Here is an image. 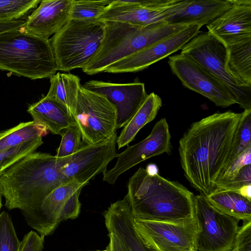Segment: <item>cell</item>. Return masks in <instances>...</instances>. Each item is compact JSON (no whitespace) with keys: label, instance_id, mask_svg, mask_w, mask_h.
Instances as JSON below:
<instances>
[{"label":"cell","instance_id":"cell-6","mask_svg":"<svg viewBox=\"0 0 251 251\" xmlns=\"http://www.w3.org/2000/svg\"><path fill=\"white\" fill-rule=\"evenodd\" d=\"M104 27L98 19L70 20L49 39L58 71L85 67L101 47Z\"/></svg>","mask_w":251,"mask_h":251},{"label":"cell","instance_id":"cell-41","mask_svg":"<svg viewBox=\"0 0 251 251\" xmlns=\"http://www.w3.org/2000/svg\"><path fill=\"white\" fill-rule=\"evenodd\" d=\"M1 192H0V210L1 209V208L2 207V203H1Z\"/></svg>","mask_w":251,"mask_h":251},{"label":"cell","instance_id":"cell-20","mask_svg":"<svg viewBox=\"0 0 251 251\" xmlns=\"http://www.w3.org/2000/svg\"><path fill=\"white\" fill-rule=\"evenodd\" d=\"M72 0H43L22 26L26 32L49 40L70 20Z\"/></svg>","mask_w":251,"mask_h":251},{"label":"cell","instance_id":"cell-39","mask_svg":"<svg viewBox=\"0 0 251 251\" xmlns=\"http://www.w3.org/2000/svg\"><path fill=\"white\" fill-rule=\"evenodd\" d=\"M109 237L108 249L109 251H126L113 233H109Z\"/></svg>","mask_w":251,"mask_h":251},{"label":"cell","instance_id":"cell-18","mask_svg":"<svg viewBox=\"0 0 251 251\" xmlns=\"http://www.w3.org/2000/svg\"><path fill=\"white\" fill-rule=\"evenodd\" d=\"M231 0L229 9L206 25L226 47L251 39V0Z\"/></svg>","mask_w":251,"mask_h":251},{"label":"cell","instance_id":"cell-26","mask_svg":"<svg viewBox=\"0 0 251 251\" xmlns=\"http://www.w3.org/2000/svg\"><path fill=\"white\" fill-rule=\"evenodd\" d=\"M226 48L227 70L241 81L251 86V39Z\"/></svg>","mask_w":251,"mask_h":251},{"label":"cell","instance_id":"cell-27","mask_svg":"<svg viewBox=\"0 0 251 251\" xmlns=\"http://www.w3.org/2000/svg\"><path fill=\"white\" fill-rule=\"evenodd\" d=\"M48 131L44 126L34 121L21 123L0 132V151L42 138L48 133Z\"/></svg>","mask_w":251,"mask_h":251},{"label":"cell","instance_id":"cell-3","mask_svg":"<svg viewBox=\"0 0 251 251\" xmlns=\"http://www.w3.org/2000/svg\"><path fill=\"white\" fill-rule=\"evenodd\" d=\"M132 214L136 218L172 222L195 217L194 195L176 181L140 167L127 184Z\"/></svg>","mask_w":251,"mask_h":251},{"label":"cell","instance_id":"cell-9","mask_svg":"<svg viewBox=\"0 0 251 251\" xmlns=\"http://www.w3.org/2000/svg\"><path fill=\"white\" fill-rule=\"evenodd\" d=\"M194 202L200 228L196 251H231L240 220L217 209L202 194L194 195Z\"/></svg>","mask_w":251,"mask_h":251},{"label":"cell","instance_id":"cell-23","mask_svg":"<svg viewBox=\"0 0 251 251\" xmlns=\"http://www.w3.org/2000/svg\"><path fill=\"white\" fill-rule=\"evenodd\" d=\"M46 96L55 101L74 117L81 88L80 78L70 73L58 72L50 78Z\"/></svg>","mask_w":251,"mask_h":251},{"label":"cell","instance_id":"cell-11","mask_svg":"<svg viewBox=\"0 0 251 251\" xmlns=\"http://www.w3.org/2000/svg\"><path fill=\"white\" fill-rule=\"evenodd\" d=\"M86 184L73 180L52 190L42 201L39 209L28 225L44 236L51 234L62 221L78 217L81 190Z\"/></svg>","mask_w":251,"mask_h":251},{"label":"cell","instance_id":"cell-35","mask_svg":"<svg viewBox=\"0 0 251 251\" xmlns=\"http://www.w3.org/2000/svg\"><path fill=\"white\" fill-rule=\"evenodd\" d=\"M249 185H251V164L242 167L232 180L222 186L215 187L213 191L215 190H228L238 192L242 187Z\"/></svg>","mask_w":251,"mask_h":251},{"label":"cell","instance_id":"cell-4","mask_svg":"<svg viewBox=\"0 0 251 251\" xmlns=\"http://www.w3.org/2000/svg\"><path fill=\"white\" fill-rule=\"evenodd\" d=\"M104 33L101 47L82 71L89 75L103 72L109 66L132 55L184 28L185 25L166 22L139 26L129 24L104 21Z\"/></svg>","mask_w":251,"mask_h":251},{"label":"cell","instance_id":"cell-1","mask_svg":"<svg viewBox=\"0 0 251 251\" xmlns=\"http://www.w3.org/2000/svg\"><path fill=\"white\" fill-rule=\"evenodd\" d=\"M242 113L217 112L193 123L179 142L184 176L206 196L213 191L229 156Z\"/></svg>","mask_w":251,"mask_h":251},{"label":"cell","instance_id":"cell-14","mask_svg":"<svg viewBox=\"0 0 251 251\" xmlns=\"http://www.w3.org/2000/svg\"><path fill=\"white\" fill-rule=\"evenodd\" d=\"M168 64L184 87L205 97L216 106L226 107L237 104L224 84L189 57L181 53L171 56Z\"/></svg>","mask_w":251,"mask_h":251},{"label":"cell","instance_id":"cell-19","mask_svg":"<svg viewBox=\"0 0 251 251\" xmlns=\"http://www.w3.org/2000/svg\"><path fill=\"white\" fill-rule=\"evenodd\" d=\"M106 227L126 251H155L137 232L128 195L111 204L104 213Z\"/></svg>","mask_w":251,"mask_h":251},{"label":"cell","instance_id":"cell-31","mask_svg":"<svg viewBox=\"0 0 251 251\" xmlns=\"http://www.w3.org/2000/svg\"><path fill=\"white\" fill-rule=\"evenodd\" d=\"M43 143L42 138H39L0 151V176L16 162L35 152Z\"/></svg>","mask_w":251,"mask_h":251},{"label":"cell","instance_id":"cell-42","mask_svg":"<svg viewBox=\"0 0 251 251\" xmlns=\"http://www.w3.org/2000/svg\"><path fill=\"white\" fill-rule=\"evenodd\" d=\"M109 251V249L107 248L106 250L104 251Z\"/></svg>","mask_w":251,"mask_h":251},{"label":"cell","instance_id":"cell-21","mask_svg":"<svg viewBox=\"0 0 251 251\" xmlns=\"http://www.w3.org/2000/svg\"><path fill=\"white\" fill-rule=\"evenodd\" d=\"M232 5L231 0H189L178 12L165 22L174 25H197L201 27L217 18Z\"/></svg>","mask_w":251,"mask_h":251},{"label":"cell","instance_id":"cell-30","mask_svg":"<svg viewBox=\"0 0 251 251\" xmlns=\"http://www.w3.org/2000/svg\"><path fill=\"white\" fill-rule=\"evenodd\" d=\"M40 0H0V23L20 20L37 7Z\"/></svg>","mask_w":251,"mask_h":251},{"label":"cell","instance_id":"cell-15","mask_svg":"<svg viewBox=\"0 0 251 251\" xmlns=\"http://www.w3.org/2000/svg\"><path fill=\"white\" fill-rule=\"evenodd\" d=\"M171 138L168 123L165 118H162L155 124L147 137L117 153L115 165L103 174V180L114 184L121 175L134 166L151 157L170 153Z\"/></svg>","mask_w":251,"mask_h":251},{"label":"cell","instance_id":"cell-25","mask_svg":"<svg viewBox=\"0 0 251 251\" xmlns=\"http://www.w3.org/2000/svg\"><path fill=\"white\" fill-rule=\"evenodd\" d=\"M215 208L239 220H251V200L238 192L228 190H215L205 196Z\"/></svg>","mask_w":251,"mask_h":251},{"label":"cell","instance_id":"cell-2","mask_svg":"<svg viewBox=\"0 0 251 251\" xmlns=\"http://www.w3.org/2000/svg\"><path fill=\"white\" fill-rule=\"evenodd\" d=\"M69 181L61 171L59 158L34 152L0 176V190L5 207L9 210L20 209L28 225L43 200L52 190Z\"/></svg>","mask_w":251,"mask_h":251},{"label":"cell","instance_id":"cell-12","mask_svg":"<svg viewBox=\"0 0 251 251\" xmlns=\"http://www.w3.org/2000/svg\"><path fill=\"white\" fill-rule=\"evenodd\" d=\"M188 1L189 0H114L98 20L146 26L165 22Z\"/></svg>","mask_w":251,"mask_h":251},{"label":"cell","instance_id":"cell-10","mask_svg":"<svg viewBox=\"0 0 251 251\" xmlns=\"http://www.w3.org/2000/svg\"><path fill=\"white\" fill-rule=\"evenodd\" d=\"M135 228L155 251L196 250L200 226L197 218L179 222L143 220L133 217Z\"/></svg>","mask_w":251,"mask_h":251},{"label":"cell","instance_id":"cell-7","mask_svg":"<svg viewBox=\"0 0 251 251\" xmlns=\"http://www.w3.org/2000/svg\"><path fill=\"white\" fill-rule=\"evenodd\" d=\"M224 84L244 110L251 109V86L235 77L227 69L226 46L209 32L199 33L181 50Z\"/></svg>","mask_w":251,"mask_h":251},{"label":"cell","instance_id":"cell-24","mask_svg":"<svg viewBox=\"0 0 251 251\" xmlns=\"http://www.w3.org/2000/svg\"><path fill=\"white\" fill-rule=\"evenodd\" d=\"M162 105L161 98L154 93L148 95L136 112L123 127L117 137L116 144L120 149L132 142L137 133L146 125L155 118Z\"/></svg>","mask_w":251,"mask_h":251},{"label":"cell","instance_id":"cell-32","mask_svg":"<svg viewBox=\"0 0 251 251\" xmlns=\"http://www.w3.org/2000/svg\"><path fill=\"white\" fill-rule=\"evenodd\" d=\"M21 245L10 215L2 211L0 213V251H20Z\"/></svg>","mask_w":251,"mask_h":251},{"label":"cell","instance_id":"cell-36","mask_svg":"<svg viewBox=\"0 0 251 251\" xmlns=\"http://www.w3.org/2000/svg\"><path fill=\"white\" fill-rule=\"evenodd\" d=\"M231 251H251V220L243 221Z\"/></svg>","mask_w":251,"mask_h":251},{"label":"cell","instance_id":"cell-40","mask_svg":"<svg viewBox=\"0 0 251 251\" xmlns=\"http://www.w3.org/2000/svg\"><path fill=\"white\" fill-rule=\"evenodd\" d=\"M147 172L151 175L158 174V169L156 165L150 164L146 168Z\"/></svg>","mask_w":251,"mask_h":251},{"label":"cell","instance_id":"cell-43","mask_svg":"<svg viewBox=\"0 0 251 251\" xmlns=\"http://www.w3.org/2000/svg\"><path fill=\"white\" fill-rule=\"evenodd\" d=\"M196 251V250H193V251Z\"/></svg>","mask_w":251,"mask_h":251},{"label":"cell","instance_id":"cell-22","mask_svg":"<svg viewBox=\"0 0 251 251\" xmlns=\"http://www.w3.org/2000/svg\"><path fill=\"white\" fill-rule=\"evenodd\" d=\"M27 111L34 122L54 134L61 135L63 130L76 126L73 116L46 96L30 105Z\"/></svg>","mask_w":251,"mask_h":251},{"label":"cell","instance_id":"cell-5","mask_svg":"<svg viewBox=\"0 0 251 251\" xmlns=\"http://www.w3.org/2000/svg\"><path fill=\"white\" fill-rule=\"evenodd\" d=\"M0 70L31 79L50 78L58 71L49 40L22 26L0 33Z\"/></svg>","mask_w":251,"mask_h":251},{"label":"cell","instance_id":"cell-28","mask_svg":"<svg viewBox=\"0 0 251 251\" xmlns=\"http://www.w3.org/2000/svg\"><path fill=\"white\" fill-rule=\"evenodd\" d=\"M242 113L232 147L221 176L234 161L251 147V109L244 110Z\"/></svg>","mask_w":251,"mask_h":251},{"label":"cell","instance_id":"cell-38","mask_svg":"<svg viewBox=\"0 0 251 251\" xmlns=\"http://www.w3.org/2000/svg\"><path fill=\"white\" fill-rule=\"evenodd\" d=\"M25 23V20L21 19L11 22L0 23V33L21 27L24 25Z\"/></svg>","mask_w":251,"mask_h":251},{"label":"cell","instance_id":"cell-16","mask_svg":"<svg viewBox=\"0 0 251 251\" xmlns=\"http://www.w3.org/2000/svg\"><path fill=\"white\" fill-rule=\"evenodd\" d=\"M201 26L192 25L182 30L158 41L144 49L107 67L103 72L123 73L136 72L164 59L183 47L200 31Z\"/></svg>","mask_w":251,"mask_h":251},{"label":"cell","instance_id":"cell-33","mask_svg":"<svg viewBox=\"0 0 251 251\" xmlns=\"http://www.w3.org/2000/svg\"><path fill=\"white\" fill-rule=\"evenodd\" d=\"M61 140L55 155L58 158L68 157L78 151L83 146L80 131L77 126H72L62 132Z\"/></svg>","mask_w":251,"mask_h":251},{"label":"cell","instance_id":"cell-29","mask_svg":"<svg viewBox=\"0 0 251 251\" xmlns=\"http://www.w3.org/2000/svg\"><path fill=\"white\" fill-rule=\"evenodd\" d=\"M114 0H72L70 20H95L105 12Z\"/></svg>","mask_w":251,"mask_h":251},{"label":"cell","instance_id":"cell-13","mask_svg":"<svg viewBox=\"0 0 251 251\" xmlns=\"http://www.w3.org/2000/svg\"><path fill=\"white\" fill-rule=\"evenodd\" d=\"M117 131L97 142L83 145L75 153L59 158L60 169L69 180L88 184L100 173L107 171L109 163L116 157Z\"/></svg>","mask_w":251,"mask_h":251},{"label":"cell","instance_id":"cell-37","mask_svg":"<svg viewBox=\"0 0 251 251\" xmlns=\"http://www.w3.org/2000/svg\"><path fill=\"white\" fill-rule=\"evenodd\" d=\"M45 236L37 232L31 231L23 237L21 241L20 251H42L44 248Z\"/></svg>","mask_w":251,"mask_h":251},{"label":"cell","instance_id":"cell-17","mask_svg":"<svg viewBox=\"0 0 251 251\" xmlns=\"http://www.w3.org/2000/svg\"><path fill=\"white\" fill-rule=\"evenodd\" d=\"M83 86L102 94L115 105L117 113V129L125 126L148 96L144 83L139 81L115 83L91 80Z\"/></svg>","mask_w":251,"mask_h":251},{"label":"cell","instance_id":"cell-8","mask_svg":"<svg viewBox=\"0 0 251 251\" xmlns=\"http://www.w3.org/2000/svg\"><path fill=\"white\" fill-rule=\"evenodd\" d=\"M74 118L85 145L111 136L117 131L115 105L104 96L81 86Z\"/></svg>","mask_w":251,"mask_h":251},{"label":"cell","instance_id":"cell-34","mask_svg":"<svg viewBox=\"0 0 251 251\" xmlns=\"http://www.w3.org/2000/svg\"><path fill=\"white\" fill-rule=\"evenodd\" d=\"M249 164H251V147L248 148L231 164L216 181L213 189L230 181L242 167Z\"/></svg>","mask_w":251,"mask_h":251}]
</instances>
